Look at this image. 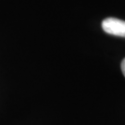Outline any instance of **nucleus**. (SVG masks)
Masks as SVG:
<instances>
[{"instance_id":"obj_2","label":"nucleus","mask_w":125,"mask_h":125,"mask_svg":"<svg viewBox=\"0 0 125 125\" xmlns=\"http://www.w3.org/2000/svg\"><path fill=\"white\" fill-rule=\"evenodd\" d=\"M121 67V72H122V73H123V75H124V77H125V58L122 60Z\"/></svg>"},{"instance_id":"obj_1","label":"nucleus","mask_w":125,"mask_h":125,"mask_svg":"<svg viewBox=\"0 0 125 125\" xmlns=\"http://www.w3.org/2000/svg\"><path fill=\"white\" fill-rule=\"evenodd\" d=\"M103 30L108 34L125 37V21L116 18H107L102 22Z\"/></svg>"}]
</instances>
